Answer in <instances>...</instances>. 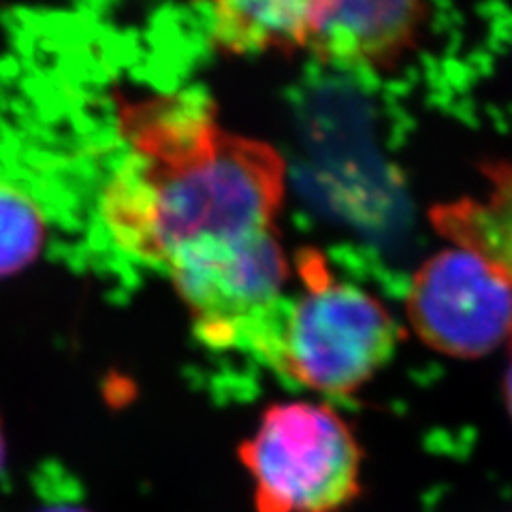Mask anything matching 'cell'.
I'll return each mask as SVG.
<instances>
[{"instance_id": "3957f363", "label": "cell", "mask_w": 512, "mask_h": 512, "mask_svg": "<svg viewBox=\"0 0 512 512\" xmlns=\"http://www.w3.org/2000/svg\"><path fill=\"white\" fill-rule=\"evenodd\" d=\"M237 457L256 512H348L363 495L361 440L325 402L267 406Z\"/></svg>"}, {"instance_id": "9c48e42d", "label": "cell", "mask_w": 512, "mask_h": 512, "mask_svg": "<svg viewBox=\"0 0 512 512\" xmlns=\"http://www.w3.org/2000/svg\"><path fill=\"white\" fill-rule=\"evenodd\" d=\"M47 237L41 207L11 182L0 180V280L37 261Z\"/></svg>"}, {"instance_id": "7c38bea8", "label": "cell", "mask_w": 512, "mask_h": 512, "mask_svg": "<svg viewBox=\"0 0 512 512\" xmlns=\"http://www.w3.org/2000/svg\"><path fill=\"white\" fill-rule=\"evenodd\" d=\"M5 461H7V440H5L3 421H0V472L5 468Z\"/></svg>"}, {"instance_id": "5b68a950", "label": "cell", "mask_w": 512, "mask_h": 512, "mask_svg": "<svg viewBox=\"0 0 512 512\" xmlns=\"http://www.w3.org/2000/svg\"><path fill=\"white\" fill-rule=\"evenodd\" d=\"M167 276L207 346L246 352L293 274L278 231H269L182 263Z\"/></svg>"}, {"instance_id": "52a82bcc", "label": "cell", "mask_w": 512, "mask_h": 512, "mask_svg": "<svg viewBox=\"0 0 512 512\" xmlns=\"http://www.w3.org/2000/svg\"><path fill=\"white\" fill-rule=\"evenodd\" d=\"M335 0H197L218 47L237 56L308 52Z\"/></svg>"}, {"instance_id": "8fae6325", "label": "cell", "mask_w": 512, "mask_h": 512, "mask_svg": "<svg viewBox=\"0 0 512 512\" xmlns=\"http://www.w3.org/2000/svg\"><path fill=\"white\" fill-rule=\"evenodd\" d=\"M37 512H90L82 506H73V504H54V506H47V508H41Z\"/></svg>"}, {"instance_id": "ba28073f", "label": "cell", "mask_w": 512, "mask_h": 512, "mask_svg": "<svg viewBox=\"0 0 512 512\" xmlns=\"http://www.w3.org/2000/svg\"><path fill=\"white\" fill-rule=\"evenodd\" d=\"M485 175V195L438 203L429 210V222L453 246L468 248L498 267L512 284V165L493 163Z\"/></svg>"}, {"instance_id": "7a4b0ae2", "label": "cell", "mask_w": 512, "mask_h": 512, "mask_svg": "<svg viewBox=\"0 0 512 512\" xmlns=\"http://www.w3.org/2000/svg\"><path fill=\"white\" fill-rule=\"evenodd\" d=\"M299 284L267 312L246 355L295 387L325 397H350L397 355L404 327L365 288L333 276L323 256L297 254Z\"/></svg>"}, {"instance_id": "8992f818", "label": "cell", "mask_w": 512, "mask_h": 512, "mask_svg": "<svg viewBox=\"0 0 512 512\" xmlns=\"http://www.w3.org/2000/svg\"><path fill=\"white\" fill-rule=\"evenodd\" d=\"M429 0H335L308 52L340 69H389L419 39Z\"/></svg>"}, {"instance_id": "30bf717a", "label": "cell", "mask_w": 512, "mask_h": 512, "mask_svg": "<svg viewBox=\"0 0 512 512\" xmlns=\"http://www.w3.org/2000/svg\"><path fill=\"white\" fill-rule=\"evenodd\" d=\"M508 350V359H506V370H504V382H502V397H504V406L506 414L512 423V338L506 344Z\"/></svg>"}, {"instance_id": "6da1fadb", "label": "cell", "mask_w": 512, "mask_h": 512, "mask_svg": "<svg viewBox=\"0 0 512 512\" xmlns=\"http://www.w3.org/2000/svg\"><path fill=\"white\" fill-rule=\"evenodd\" d=\"M126 154L101 195L114 244L139 263L178 267L276 231L286 165L274 146L231 133L199 90L126 101Z\"/></svg>"}, {"instance_id": "277c9868", "label": "cell", "mask_w": 512, "mask_h": 512, "mask_svg": "<svg viewBox=\"0 0 512 512\" xmlns=\"http://www.w3.org/2000/svg\"><path fill=\"white\" fill-rule=\"evenodd\" d=\"M406 318L440 355L483 359L512 338V284L480 254L451 244L414 271Z\"/></svg>"}]
</instances>
